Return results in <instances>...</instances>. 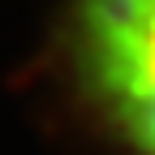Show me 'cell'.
I'll use <instances>...</instances> for the list:
<instances>
[{"label": "cell", "instance_id": "cell-1", "mask_svg": "<svg viewBox=\"0 0 155 155\" xmlns=\"http://www.w3.org/2000/svg\"><path fill=\"white\" fill-rule=\"evenodd\" d=\"M78 48L112 125L155 155V0H82Z\"/></svg>", "mask_w": 155, "mask_h": 155}]
</instances>
